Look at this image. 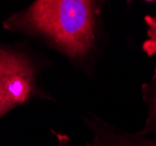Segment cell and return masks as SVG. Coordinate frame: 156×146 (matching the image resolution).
Listing matches in <instances>:
<instances>
[{"mask_svg": "<svg viewBox=\"0 0 156 146\" xmlns=\"http://www.w3.org/2000/svg\"><path fill=\"white\" fill-rule=\"evenodd\" d=\"M100 5L90 0H39L12 14L4 27L41 38L76 61H83L96 43Z\"/></svg>", "mask_w": 156, "mask_h": 146, "instance_id": "1", "label": "cell"}, {"mask_svg": "<svg viewBox=\"0 0 156 146\" xmlns=\"http://www.w3.org/2000/svg\"><path fill=\"white\" fill-rule=\"evenodd\" d=\"M36 93L32 61L22 53L0 48V117L30 100Z\"/></svg>", "mask_w": 156, "mask_h": 146, "instance_id": "2", "label": "cell"}, {"mask_svg": "<svg viewBox=\"0 0 156 146\" xmlns=\"http://www.w3.org/2000/svg\"><path fill=\"white\" fill-rule=\"evenodd\" d=\"M86 123L96 133L94 137L99 138L105 146H156L155 140L137 133L132 134L120 131L97 118L87 119Z\"/></svg>", "mask_w": 156, "mask_h": 146, "instance_id": "3", "label": "cell"}, {"mask_svg": "<svg viewBox=\"0 0 156 146\" xmlns=\"http://www.w3.org/2000/svg\"><path fill=\"white\" fill-rule=\"evenodd\" d=\"M142 93L143 98L148 105V117L146 119L144 127L139 131L137 134L146 137L149 133L156 132V70L151 82L142 86Z\"/></svg>", "mask_w": 156, "mask_h": 146, "instance_id": "4", "label": "cell"}, {"mask_svg": "<svg viewBox=\"0 0 156 146\" xmlns=\"http://www.w3.org/2000/svg\"><path fill=\"white\" fill-rule=\"evenodd\" d=\"M144 22L147 26V39L143 42L142 49L148 56L156 55V16L146 15Z\"/></svg>", "mask_w": 156, "mask_h": 146, "instance_id": "5", "label": "cell"}, {"mask_svg": "<svg viewBox=\"0 0 156 146\" xmlns=\"http://www.w3.org/2000/svg\"><path fill=\"white\" fill-rule=\"evenodd\" d=\"M85 146H104V144L100 141V139H99V138L94 137L91 143H87V144H86Z\"/></svg>", "mask_w": 156, "mask_h": 146, "instance_id": "6", "label": "cell"}]
</instances>
